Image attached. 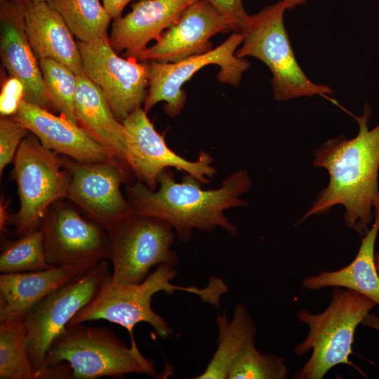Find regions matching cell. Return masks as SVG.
<instances>
[{
    "instance_id": "obj_32",
    "label": "cell",
    "mask_w": 379,
    "mask_h": 379,
    "mask_svg": "<svg viewBox=\"0 0 379 379\" xmlns=\"http://www.w3.org/2000/svg\"><path fill=\"white\" fill-rule=\"evenodd\" d=\"M72 370L65 361L44 366L37 373V379L72 378Z\"/></svg>"
},
{
    "instance_id": "obj_33",
    "label": "cell",
    "mask_w": 379,
    "mask_h": 379,
    "mask_svg": "<svg viewBox=\"0 0 379 379\" xmlns=\"http://www.w3.org/2000/svg\"><path fill=\"white\" fill-rule=\"evenodd\" d=\"M133 0H102V5L112 18L121 16L125 6Z\"/></svg>"
},
{
    "instance_id": "obj_37",
    "label": "cell",
    "mask_w": 379,
    "mask_h": 379,
    "mask_svg": "<svg viewBox=\"0 0 379 379\" xmlns=\"http://www.w3.org/2000/svg\"><path fill=\"white\" fill-rule=\"evenodd\" d=\"M375 263L377 270L379 272V253L375 254Z\"/></svg>"
},
{
    "instance_id": "obj_40",
    "label": "cell",
    "mask_w": 379,
    "mask_h": 379,
    "mask_svg": "<svg viewBox=\"0 0 379 379\" xmlns=\"http://www.w3.org/2000/svg\"><path fill=\"white\" fill-rule=\"evenodd\" d=\"M193 1H195V0H193Z\"/></svg>"
},
{
    "instance_id": "obj_5",
    "label": "cell",
    "mask_w": 379,
    "mask_h": 379,
    "mask_svg": "<svg viewBox=\"0 0 379 379\" xmlns=\"http://www.w3.org/2000/svg\"><path fill=\"white\" fill-rule=\"evenodd\" d=\"M62 361L70 366L74 379L156 374L154 363L142 355L135 340L128 347L110 328L82 324L67 325L53 340L44 367Z\"/></svg>"
},
{
    "instance_id": "obj_31",
    "label": "cell",
    "mask_w": 379,
    "mask_h": 379,
    "mask_svg": "<svg viewBox=\"0 0 379 379\" xmlns=\"http://www.w3.org/2000/svg\"><path fill=\"white\" fill-rule=\"evenodd\" d=\"M221 13L229 18L236 25L237 32L241 29L248 14L245 11L242 0H206Z\"/></svg>"
},
{
    "instance_id": "obj_10",
    "label": "cell",
    "mask_w": 379,
    "mask_h": 379,
    "mask_svg": "<svg viewBox=\"0 0 379 379\" xmlns=\"http://www.w3.org/2000/svg\"><path fill=\"white\" fill-rule=\"evenodd\" d=\"M243 34L233 32L220 46L210 51L192 55L172 62L147 61L149 84L144 110L147 112L159 102L164 101V109L169 117H175L182 112L186 102L183 84L199 69L209 65L220 67L217 74L219 81L237 87L250 62L236 55L243 42Z\"/></svg>"
},
{
    "instance_id": "obj_4",
    "label": "cell",
    "mask_w": 379,
    "mask_h": 379,
    "mask_svg": "<svg viewBox=\"0 0 379 379\" xmlns=\"http://www.w3.org/2000/svg\"><path fill=\"white\" fill-rule=\"evenodd\" d=\"M376 304L366 295L342 287H333L328 307L319 314L302 310L297 319L308 327V334L294 349L296 356L312 350L310 357L294 375L295 379H321L333 367L352 365L354 333L357 326Z\"/></svg>"
},
{
    "instance_id": "obj_3",
    "label": "cell",
    "mask_w": 379,
    "mask_h": 379,
    "mask_svg": "<svg viewBox=\"0 0 379 379\" xmlns=\"http://www.w3.org/2000/svg\"><path fill=\"white\" fill-rule=\"evenodd\" d=\"M176 275L174 267L160 265L145 280L136 284H117L112 282L110 279L95 298L79 310L67 325L107 320L126 328L131 339H133L135 326L140 322H146L160 338H167L173 331L165 319L152 308V299L155 293L164 291L171 295L180 290L195 294L203 302L219 307L220 296L228 291L227 286L216 277H211L207 286L200 288L172 284L171 281Z\"/></svg>"
},
{
    "instance_id": "obj_39",
    "label": "cell",
    "mask_w": 379,
    "mask_h": 379,
    "mask_svg": "<svg viewBox=\"0 0 379 379\" xmlns=\"http://www.w3.org/2000/svg\"><path fill=\"white\" fill-rule=\"evenodd\" d=\"M5 1H9V0H0L1 3Z\"/></svg>"
},
{
    "instance_id": "obj_23",
    "label": "cell",
    "mask_w": 379,
    "mask_h": 379,
    "mask_svg": "<svg viewBox=\"0 0 379 379\" xmlns=\"http://www.w3.org/2000/svg\"><path fill=\"white\" fill-rule=\"evenodd\" d=\"M216 324L217 348L204 371L193 379H227L234 360L244 350L255 344L256 326L245 305L235 306L230 321L225 311L218 314Z\"/></svg>"
},
{
    "instance_id": "obj_19",
    "label": "cell",
    "mask_w": 379,
    "mask_h": 379,
    "mask_svg": "<svg viewBox=\"0 0 379 379\" xmlns=\"http://www.w3.org/2000/svg\"><path fill=\"white\" fill-rule=\"evenodd\" d=\"M96 263L52 267L35 272L1 273L0 322L24 318L37 302Z\"/></svg>"
},
{
    "instance_id": "obj_36",
    "label": "cell",
    "mask_w": 379,
    "mask_h": 379,
    "mask_svg": "<svg viewBox=\"0 0 379 379\" xmlns=\"http://www.w3.org/2000/svg\"><path fill=\"white\" fill-rule=\"evenodd\" d=\"M286 10L295 8L298 6L305 4L307 0H280Z\"/></svg>"
},
{
    "instance_id": "obj_29",
    "label": "cell",
    "mask_w": 379,
    "mask_h": 379,
    "mask_svg": "<svg viewBox=\"0 0 379 379\" xmlns=\"http://www.w3.org/2000/svg\"><path fill=\"white\" fill-rule=\"evenodd\" d=\"M29 130L11 117L0 120V175L13 161L18 149Z\"/></svg>"
},
{
    "instance_id": "obj_9",
    "label": "cell",
    "mask_w": 379,
    "mask_h": 379,
    "mask_svg": "<svg viewBox=\"0 0 379 379\" xmlns=\"http://www.w3.org/2000/svg\"><path fill=\"white\" fill-rule=\"evenodd\" d=\"M111 277L107 261L100 260L46 296L27 312L23 322L27 352L36 373L44 367L53 340L72 318L95 298Z\"/></svg>"
},
{
    "instance_id": "obj_13",
    "label": "cell",
    "mask_w": 379,
    "mask_h": 379,
    "mask_svg": "<svg viewBox=\"0 0 379 379\" xmlns=\"http://www.w3.org/2000/svg\"><path fill=\"white\" fill-rule=\"evenodd\" d=\"M81 210L60 199L48 208L39 229L52 267L94 264L109 259V235Z\"/></svg>"
},
{
    "instance_id": "obj_22",
    "label": "cell",
    "mask_w": 379,
    "mask_h": 379,
    "mask_svg": "<svg viewBox=\"0 0 379 379\" xmlns=\"http://www.w3.org/2000/svg\"><path fill=\"white\" fill-rule=\"evenodd\" d=\"M371 228L361 239L359 251L348 265L336 271H324L302 281L305 288L318 290L342 287L357 291L379 305V274L375 263L374 246L379 231V208Z\"/></svg>"
},
{
    "instance_id": "obj_25",
    "label": "cell",
    "mask_w": 379,
    "mask_h": 379,
    "mask_svg": "<svg viewBox=\"0 0 379 379\" xmlns=\"http://www.w3.org/2000/svg\"><path fill=\"white\" fill-rule=\"evenodd\" d=\"M0 378L37 379L27 352L23 318L0 322Z\"/></svg>"
},
{
    "instance_id": "obj_38",
    "label": "cell",
    "mask_w": 379,
    "mask_h": 379,
    "mask_svg": "<svg viewBox=\"0 0 379 379\" xmlns=\"http://www.w3.org/2000/svg\"><path fill=\"white\" fill-rule=\"evenodd\" d=\"M25 1H46L48 2L49 0H25Z\"/></svg>"
},
{
    "instance_id": "obj_20",
    "label": "cell",
    "mask_w": 379,
    "mask_h": 379,
    "mask_svg": "<svg viewBox=\"0 0 379 379\" xmlns=\"http://www.w3.org/2000/svg\"><path fill=\"white\" fill-rule=\"evenodd\" d=\"M24 28L39 61L53 59L77 75L84 73L78 43L62 18L48 2L25 1Z\"/></svg>"
},
{
    "instance_id": "obj_1",
    "label": "cell",
    "mask_w": 379,
    "mask_h": 379,
    "mask_svg": "<svg viewBox=\"0 0 379 379\" xmlns=\"http://www.w3.org/2000/svg\"><path fill=\"white\" fill-rule=\"evenodd\" d=\"M371 114L366 102L362 115L354 116L359 125L354 138L347 139L340 134L314 150L312 164L326 169L329 181L302 220L343 205L347 226L364 236L369 230L374 220L373 209L379 208V124L368 129Z\"/></svg>"
},
{
    "instance_id": "obj_2",
    "label": "cell",
    "mask_w": 379,
    "mask_h": 379,
    "mask_svg": "<svg viewBox=\"0 0 379 379\" xmlns=\"http://www.w3.org/2000/svg\"><path fill=\"white\" fill-rule=\"evenodd\" d=\"M201 184L188 173L177 182L171 168H167L159 174V188L155 191L137 182L127 186V199L133 213L166 221L183 243L190 240L194 230L210 232L220 227L232 236L237 235V229L225 211L247 206L241 196L252 185L248 173L246 170L232 172L216 189L204 190Z\"/></svg>"
},
{
    "instance_id": "obj_28",
    "label": "cell",
    "mask_w": 379,
    "mask_h": 379,
    "mask_svg": "<svg viewBox=\"0 0 379 379\" xmlns=\"http://www.w3.org/2000/svg\"><path fill=\"white\" fill-rule=\"evenodd\" d=\"M288 374L284 358L262 353L254 344L244 350L234 360L227 379H285Z\"/></svg>"
},
{
    "instance_id": "obj_17",
    "label": "cell",
    "mask_w": 379,
    "mask_h": 379,
    "mask_svg": "<svg viewBox=\"0 0 379 379\" xmlns=\"http://www.w3.org/2000/svg\"><path fill=\"white\" fill-rule=\"evenodd\" d=\"M11 117L34 134L45 148L58 154L86 163L116 159L78 125L24 100Z\"/></svg>"
},
{
    "instance_id": "obj_18",
    "label": "cell",
    "mask_w": 379,
    "mask_h": 379,
    "mask_svg": "<svg viewBox=\"0 0 379 379\" xmlns=\"http://www.w3.org/2000/svg\"><path fill=\"white\" fill-rule=\"evenodd\" d=\"M196 1V0H195ZM193 0H139L132 11L114 19L109 44L117 53L137 59L152 40L157 41Z\"/></svg>"
},
{
    "instance_id": "obj_16",
    "label": "cell",
    "mask_w": 379,
    "mask_h": 379,
    "mask_svg": "<svg viewBox=\"0 0 379 379\" xmlns=\"http://www.w3.org/2000/svg\"><path fill=\"white\" fill-rule=\"evenodd\" d=\"M0 49L2 62L10 77L24 86L23 100L48 111L54 110L39 61L25 32V1L1 3Z\"/></svg>"
},
{
    "instance_id": "obj_14",
    "label": "cell",
    "mask_w": 379,
    "mask_h": 379,
    "mask_svg": "<svg viewBox=\"0 0 379 379\" xmlns=\"http://www.w3.org/2000/svg\"><path fill=\"white\" fill-rule=\"evenodd\" d=\"M122 124L128 141V164L138 182L149 190L158 188V178L167 168H175L195 177L201 183L210 182L217 171L213 157L200 152L197 161H189L170 149L142 107L133 112Z\"/></svg>"
},
{
    "instance_id": "obj_35",
    "label": "cell",
    "mask_w": 379,
    "mask_h": 379,
    "mask_svg": "<svg viewBox=\"0 0 379 379\" xmlns=\"http://www.w3.org/2000/svg\"><path fill=\"white\" fill-rule=\"evenodd\" d=\"M361 324L379 331V317L373 313L367 314Z\"/></svg>"
},
{
    "instance_id": "obj_7",
    "label": "cell",
    "mask_w": 379,
    "mask_h": 379,
    "mask_svg": "<svg viewBox=\"0 0 379 379\" xmlns=\"http://www.w3.org/2000/svg\"><path fill=\"white\" fill-rule=\"evenodd\" d=\"M11 173L18 185L20 208L11 215L10 224L21 236L39 227L50 206L66 198L70 175L60 156L45 148L34 134L21 142Z\"/></svg>"
},
{
    "instance_id": "obj_30",
    "label": "cell",
    "mask_w": 379,
    "mask_h": 379,
    "mask_svg": "<svg viewBox=\"0 0 379 379\" xmlns=\"http://www.w3.org/2000/svg\"><path fill=\"white\" fill-rule=\"evenodd\" d=\"M25 93L24 86L17 78L10 77L3 84L0 95L1 117H11L18 109Z\"/></svg>"
},
{
    "instance_id": "obj_21",
    "label": "cell",
    "mask_w": 379,
    "mask_h": 379,
    "mask_svg": "<svg viewBox=\"0 0 379 379\" xmlns=\"http://www.w3.org/2000/svg\"><path fill=\"white\" fill-rule=\"evenodd\" d=\"M75 114L79 126L113 158L128 165L126 131L115 117L101 88L84 72L77 75Z\"/></svg>"
},
{
    "instance_id": "obj_6",
    "label": "cell",
    "mask_w": 379,
    "mask_h": 379,
    "mask_svg": "<svg viewBox=\"0 0 379 379\" xmlns=\"http://www.w3.org/2000/svg\"><path fill=\"white\" fill-rule=\"evenodd\" d=\"M286 11L279 0L249 15L241 29L243 42L236 55L255 58L268 67L276 100L331 94L330 86L312 81L297 62L284 22Z\"/></svg>"
},
{
    "instance_id": "obj_12",
    "label": "cell",
    "mask_w": 379,
    "mask_h": 379,
    "mask_svg": "<svg viewBox=\"0 0 379 379\" xmlns=\"http://www.w3.org/2000/svg\"><path fill=\"white\" fill-rule=\"evenodd\" d=\"M84 72L104 93L118 121L140 108L147 95L148 62L124 59L111 46L107 35L78 42Z\"/></svg>"
},
{
    "instance_id": "obj_27",
    "label": "cell",
    "mask_w": 379,
    "mask_h": 379,
    "mask_svg": "<svg viewBox=\"0 0 379 379\" xmlns=\"http://www.w3.org/2000/svg\"><path fill=\"white\" fill-rule=\"evenodd\" d=\"M39 65L54 110L69 122L78 125L75 114L77 75L53 59L40 60Z\"/></svg>"
},
{
    "instance_id": "obj_26",
    "label": "cell",
    "mask_w": 379,
    "mask_h": 379,
    "mask_svg": "<svg viewBox=\"0 0 379 379\" xmlns=\"http://www.w3.org/2000/svg\"><path fill=\"white\" fill-rule=\"evenodd\" d=\"M51 267L39 227L29 230L16 240L4 242L0 255L1 273L35 272Z\"/></svg>"
},
{
    "instance_id": "obj_15",
    "label": "cell",
    "mask_w": 379,
    "mask_h": 379,
    "mask_svg": "<svg viewBox=\"0 0 379 379\" xmlns=\"http://www.w3.org/2000/svg\"><path fill=\"white\" fill-rule=\"evenodd\" d=\"M229 30L237 32L229 18L208 1L196 0L136 60L172 62L206 53L213 49L211 37Z\"/></svg>"
},
{
    "instance_id": "obj_8",
    "label": "cell",
    "mask_w": 379,
    "mask_h": 379,
    "mask_svg": "<svg viewBox=\"0 0 379 379\" xmlns=\"http://www.w3.org/2000/svg\"><path fill=\"white\" fill-rule=\"evenodd\" d=\"M109 259L112 282L136 284L145 280L153 267H174L178 256L171 248L175 232L166 221L157 217L132 213L109 234Z\"/></svg>"
},
{
    "instance_id": "obj_11",
    "label": "cell",
    "mask_w": 379,
    "mask_h": 379,
    "mask_svg": "<svg viewBox=\"0 0 379 379\" xmlns=\"http://www.w3.org/2000/svg\"><path fill=\"white\" fill-rule=\"evenodd\" d=\"M60 157L70 175L66 199L84 215L109 234L133 213L131 204L121 191V184L133 175L128 164L117 159L86 163L65 155Z\"/></svg>"
},
{
    "instance_id": "obj_34",
    "label": "cell",
    "mask_w": 379,
    "mask_h": 379,
    "mask_svg": "<svg viewBox=\"0 0 379 379\" xmlns=\"http://www.w3.org/2000/svg\"><path fill=\"white\" fill-rule=\"evenodd\" d=\"M8 201H5L2 198L0 201V230L1 232H5L6 230V225L10 224L11 215L8 212Z\"/></svg>"
},
{
    "instance_id": "obj_24",
    "label": "cell",
    "mask_w": 379,
    "mask_h": 379,
    "mask_svg": "<svg viewBox=\"0 0 379 379\" xmlns=\"http://www.w3.org/2000/svg\"><path fill=\"white\" fill-rule=\"evenodd\" d=\"M48 4L79 41L90 42L107 35L112 18L100 0H49Z\"/></svg>"
}]
</instances>
